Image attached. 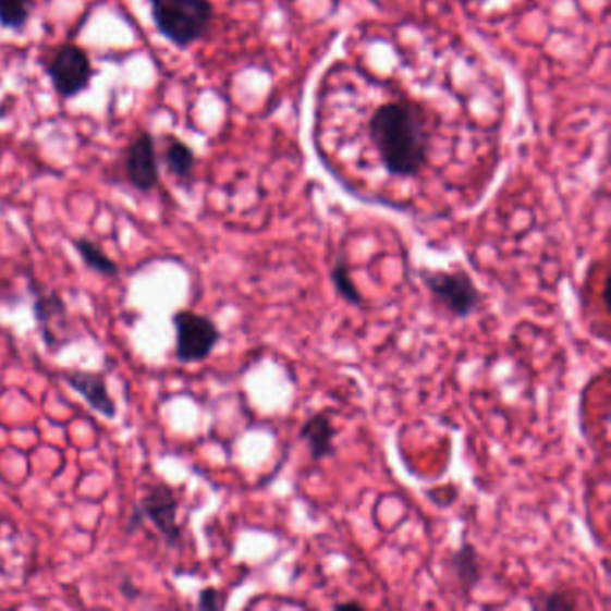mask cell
<instances>
[{
	"mask_svg": "<svg viewBox=\"0 0 611 611\" xmlns=\"http://www.w3.org/2000/svg\"><path fill=\"white\" fill-rule=\"evenodd\" d=\"M369 135L386 169L394 176H411L424 167L427 135L418 111L410 105L391 102L375 111Z\"/></svg>",
	"mask_w": 611,
	"mask_h": 611,
	"instance_id": "6da1fadb",
	"label": "cell"
},
{
	"mask_svg": "<svg viewBox=\"0 0 611 611\" xmlns=\"http://www.w3.org/2000/svg\"><path fill=\"white\" fill-rule=\"evenodd\" d=\"M158 35L178 49H188L207 36L213 19L210 0H147Z\"/></svg>",
	"mask_w": 611,
	"mask_h": 611,
	"instance_id": "7a4b0ae2",
	"label": "cell"
},
{
	"mask_svg": "<svg viewBox=\"0 0 611 611\" xmlns=\"http://www.w3.org/2000/svg\"><path fill=\"white\" fill-rule=\"evenodd\" d=\"M172 325L176 333L174 357L180 364L203 363L221 343L222 333L216 321L191 308H180L174 313Z\"/></svg>",
	"mask_w": 611,
	"mask_h": 611,
	"instance_id": "3957f363",
	"label": "cell"
},
{
	"mask_svg": "<svg viewBox=\"0 0 611 611\" xmlns=\"http://www.w3.org/2000/svg\"><path fill=\"white\" fill-rule=\"evenodd\" d=\"M419 278L436 302H440L441 307L454 318H471L482 304V293L465 269L424 271Z\"/></svg>",
	"mask_w": 611,
	"mask_h": 611,
	"instance_id": "277c9868",
	"label": "cell"
},
{
	"mask_svg": "<svg viewBox=\"0 0 611 611\" xmlns=\"http://www.w3.org/2000/svg\"><path fill=\"white\" fill-rule=\"evenodd\" d=\"M46 74L58 97L66 101L90 88L94 66L85 49L76 44H63L47 63Z\"/></svg>",
	"mask_w": 611,
	"mask_h": 611,
	"instance_id": "5b68a950",
	"label": "cell"
},
{
	"mask_svg": "<svg viewBox=\"0 0 611 611\" xmlns=\"http://www.w3.org/2000/svg\"><path fill=\"white\" fill-rule=\"evenodd\" d=\"M180 499L172 486L155 482L147 486L146 496L142 497L137 511L144 521L151 522L158 533L163 536L167 546L178 547L182 543L183 527L178 522Z\"/></svg>",
	"mask_w": 611,
	"mask_h": 611,
	"instance_id": "8992f818",
	"label": "cell"
},
{
	"mask_svg": "<svg viewBox=\"0 0 611 611\" xmlns=\"http://www.w3.org/2000/svg\"><path fill=\"white\" fill-rule=\"evenodd\" d=\"M33 316L47 349H63L72 341V325L69 308L60 294L47 289H35Z\"/></svg>",
	"mask_w": 611,
	"mask_h": 611,
	"instance_id": "52a82bcc",
	"label": "cell"
},
{
	"mask_svg": "<svg viewBox=\"0 0 611 611\" xmlns=\"http://www.w3.org/2000/svg\"><path fill=\"white\" fill-rule=\"evenodd\" d=\"M124 171L127 182L138 193H151L158 187L160 169H158L157 142L151 133L142 132L127 146Z\"/></svg>",
	"mask_w": 611,
	"mask_h": 611,
	"instance_id": "ba28073f",
	"label": "cell"
},
{
	"mask_svg": "<svg viewBox=\"0 0 611 611\" xmlns=\"http://www.w3.org/2000/svg\"><path fill=\"white\" fill-rule=\"evenodd\" d=\"M69 388L74 389L86 404L90 405V410L102 418H117V402L110 394L108 382L102 375L91 374V371H83V369H72L69 374L63 375Z\"/></svg>",
	"mask_w": 611,
	"mask_h": 611,
	"instance_id": "9c48e42d",
	"label": "cell"
},
{
	"mask_svg": "<svg viewBox=\"0 0 611 611\" xmlns=\"http://www.w3.org/2000/svg\"><path fill=\"white\" fill-rule=\"evenodd\" d=\"M335 436L338 429L333 427L329 411H321L305 421L298 438L307 443L310 460L318 463L335 454Z\"/></svg>",
	"mask_w": 611,
	"mask_h": 611,
	"instance_id": "30bf717a",
	"label": "cell"
},
{
	"mask_svg": "<svg viewBox=\"0 0 611 611\" xmlns=\"http://www.w3.org/2000/svg\"><path fill=\"white\" fill-rule=\"evenodd\" d=\"M450 569L454 572L455 582L461 586L465 596H471L482 579L480 555L471 541H463V546L454 551L452 560H450Z\"/></svg>",
	"mask_w": 611,
	"mask_h": 611,
	"instance_id": "8fae6325",
	"label": "cell"
},
{
	"mask_svg": "<svg viewBox=\"0 0 611 611\" xmlns=\"http://www.w3.org/2000/svg\"><path fill=\"white\" fill-rule=\"evenodd\" d=\"M72 246L76 248L77 255L82 257L86 268L102 277H119V266L113 258L108 257L107 252L99 244L94 243L90 239L80 237L72 241Z\"/></svg>",
	"mask_w": 611,
	"mask_h": 611,
	"instance_id": "7c38bea8",
	"label": "cell"
},
{
	"mask_svg": "<svg viewBox=\"0 0 611 611\" xmlns=\"http://www.w3.org/2000/svg\"><path fill=\"white\" fill-rule=\"evenodd\" d=\"M163 160L172 176L180 178V180H188L196 169V155H194L193 147L176 137H171L167 142Z\"/></svg>",
	"mask_w": 611,
	"mask_h": 611,
	"instance_id": "4fadbf2b",
	"label": "cell"
},
{
	"mask_svg": "<svg viewBox=\"0 0 611 611\" xmlns=\"http://www.w3.org/2000/svg\"><path fill=\"white\" fill-rule=\"evenodd\" d=\"M330 278H332L333 288H335L339 296H341L346 304L354 305V307H363V294H361L359 288L355 285L349 262H346L343 257H339L335 264H333Z\"/></svg>",
	"mask_w": 611,
	"mask_h": 611,
	"instance_id": "5bb4252c",
	"label": "cell"
},
{
	"mask_svg": "<svg viewBox=\"0 0 611 611\" xmlns=\"http://www.w3.org/2000/svg\"><path fill=\"white\" fill-rule=\"evenodd\" d=\"M30 11L33 0H0V27L19 33L29 24Z\"/></svg>",
	"mask_w": 611,
	"mask_h": 611,
	"instance_id": "9a60e30c",
	"label": "cell"
},
{
	"mask_svg": "<svg viewBox=\"0 0 611 611\" xmlns=\"http://www.w3.org/2000/svg\"><path fill=\"white\" fill-rule=\"evenodd\" d=\"M530 607L549 611L574 610L576 602L572 601V597L565 591H552L547 596L538 597V601L533 602Z\"/></svg>",
	"mask_w": 611,
	"mask_h": 611,
	"instance_id": "2e32d148",
	"label": "cell"
},
{
	"mask_svg": "<svg viewBox=\"0 0 611 611\" xmlns=\"http://www.w3.org/2000/svg\"><path fill=\"white\" fill-rule=\"evenodd\" d=\"M197 608L199 610H221L224 608V601H222L221 591L213 586H207L199 591V597H197Z\"/></svg>",
	"mask_w": 611,
	"mask_h": 611,
	"instance_id": "e0dca14e",
	"label": "cell"
},
{
	"mask_svg": "<svg viewBox=\"0 0 611 611\" xmlns=\"http://www.w3.org/2000/svg\"><path fill=\"white\" fill-rule=\"evenodd\" d=\"M121 590L122 594L127 597V599H135V596H137L138 594V590L137 588H135V585H133V583H126V585H122Z\"/></svg>",
	"mask_w": 611,
	"mask_h": 611,
	"instance_id": "ac0fdd59",
	"label": "cell"
},
{
	"mask_svg": "<svg viewBox=\"0 0 611 611\" xmlns=\"http://www.w3.org/2000/svg\"><path fill=\"white\" fill-rule=\"evenodd\" d=\"M335 608H361V604H357V602H346V604H338Z\"/></svg>",
	"mask_w": 611,
	"mask_h": 611,
	"instance_id": "d6986e66",
	"label": "cell"
}]
</instances>
